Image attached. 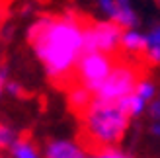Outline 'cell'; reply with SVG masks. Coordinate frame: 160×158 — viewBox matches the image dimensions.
Wrapping results in <instances>:
<instances>
[{
    "label": "cell",
    "mask_w": 160,
    "mask_h": 158,
    "mask_svg": "<svg viewBox=\"0 0 160 158\" xmlns=\"http://www.w3.org/2000/svg\"><path fill=\"white\" fill-rule=\"evenodd\" d=\"M84 20L76 14L62 18H41L28 29V39L55 82L72 80L74 67L82 55Z\"/></svg>",
    "instance_id": "cell-1"
},
{
    "label": "cell",
    "mask_w": 160,
    "mask_h": 158,
    "mask_svg": "<svg viewBox=\"0 0 160 158\" xmlns=\"http://www.w3.org/2000/svg\"><path fill=\"white\" fill-rule=\"evenodd\" d=\"M45 158H86L84 151L70 141H53L47 146Z\"/></svg>",
    "instance_id": "cell-7"
},
{
    "label": "cell",
    "mask_w": 160,
    "mask_h": 158,
    "mask_svg": "<svg viewBox=\"0 0 160 158\" xmlns=\"http://www.w3.org/2000/svg\"><path fill=\"white\" fill-rule=\"evenodd\" d=\"M8 92H10V94H16V96H18V94H20L22 90H20V86H18V84L10 82V84H8Z\"/></svg>",
    "instance_id": "cell-16"
},
{
    "label": "cell",
    "mask_w": 160,
    "mask_h": 158,
    "mask_svg": "<svg viewBox=\"0 0 160 158\" xmlns=\"http://www.w3.org/2000/svg\"><path fill=\"white\" fill-rule=\"evenodd\" d=\"M121 27L113 22H84L82 53H108L111 55L121 41Z\"/></svg>",
    "instance_id": "cell-5"
},
{
    "label": "cell",
    "mask_w": 160,
    "mask_h": 158,
    "mask_svg": "<svg viewBox=\"0 0 160 158\" xmlns=\"http://www.w3.org/2000/svg\"><path fill=\"white\" fill-rule=\"evenodd\" d=\"M133 92L137 94V96L147 104L148 100H152V98H154V84L150 82V80H139L137 84H135Z\"/></svg>",
    "instance_id": "cell-13"
},
{
    "label": "cell",
    "mask_w": 160,
    "mask_h": 158,
    "mask_svg": "<svg viewBox=\"0 0 160 158\" xmlns=\"http://www.w3.org/2000/svg\"><path fill=\"white\" fill-rule=\"evenodd\" d=\"M145 51L148 55L150 62H158L160 59V31L154 27L148 35H145Z\"/></svg>",
    "instance_id": "cell-11"
},
{
    "label": "cell",
    "mask_w": 160,
    "mask_h": 158,
    "mask_svg": "<svg viewBox=\"0 0 160 158\" xmlns=\"http://www.w3.org/2000/svg\"><path fill=\"white\" fill-rule=\"evenodd\" d=\"M100 4L111 22L117 23L119 27H133L137 23V14L131 8L129 0H100Z\"/></svg>",
    "instance_id": "cell-6"
},
{
    "label": "cell",
    "mask_w": 160,
    "mask_h": 158,
    "mask_svg": "<svg viewBox=\"0 0 160 158\" xmlns=\"http://www.w3.org/2000/svg\"><path fill=\"white\" fill-rule=\"evenodd\" d=\"M137 82H139V68L135 65H123V62L113 65L106 80L94 92V100L106 101V104H117L121 98L133 92Z\"/></svg>",
    "instance_id": "cell-3"
},
{
    "label": "cell",
    "mask_w": 160,
    "mask_h": 158,
    "mask_svg": "<svg viewBox=\"0 0 160 158\" xmlns=\"http://www.w3.org/2000/svg\"><path fill=\"white\" fill-rule=\"evenodd\" d=\"M4 82H6V76H4V70H0V96H2V90H4Z\"/></svg>",
    "instance_id": "cell-17"
},
{
    "label": "cell",
    "mask_w": 160,
    "mask_h": 158,
    "mask_svg": "<svg viewBox=\"0 0 160 158\" xmlns=\"http://www.w3.org/2000/svg\"><path fill=\"white\" fill-rule=\"evenodd\" d=\"M82 119L88 143L86 146L90 151L117 145L123 139L127 125H129V115L119 107V104H106L94 98L90 106L82 111Z\"/></svg>",
    "instance_id": "cell-2"
},
{
    "label": "cell",
    "mask_w": 160,
    "mask_h": 158,
    "mask_svg": "<svg viewBox=\"0 0 160 158\" xmlns=\"http://www.w3.org/2000/svg\"><path fill=\"white\" fill-rule=\"evenodd\" d=\"M92 158H133L131 154H127L123 151H117V148H111V146H106V148H98L94 152Z\"/></svg>",
    "instance_id": "cell-14"
},
{
    "label": "cell",
    "mask_w": 160,
    "mask_h": 158,
    "mask_svg": "<svg viewBox=\"0 0 160 158\" xmlns=\"http://www.w3.org/2000/svg\"><path fill=\"white\" fill-rule=\"evenodd\" d=\"M117 104H119V107H121L129 117H137V115L142 113V109H145V101H142L135 92L127 94V96L121 98V100L117 101Z\"/></svg>",
    "instance_id": "cell-9"
},
{
    "label": "cell",
    "mask_w": 160,
    "mask_h": 158,
    "mask_svg": "<svg viewBox=\"0 0 160 158\" xmlns=\"http://www.w3.org/2000/svg\"><path fill=\"white\" fill-rule=\"evenodd\" d=\"M68 101H70V106H72V109H76V113H82L92 101V92L86 90L84 86L76 84L68 94Z\"/></svg>",
    "instance_id": "cell-8"
},
{
    "label": "cell",
    "mask_w": 160,
    "mask_h": 158,
    "mask_svg": "<svg viewBox=\"0 0 160 158\" xmlns=\"http://www.w3.org/2000/svg\"><path fill=\"white\" fill-rule=\"evenodd\" d=\"M119 45H123L129 53H141L145 51V35L137 33V31H127V33H121Z\"/></svg>",
    "instance_id": "cell-10"
},
{
    "label": "cell",
    "mask_w": 160,
    "mask_h": 158,
    "mask_svg": "<svg viewBox=\"0 0 160 158\" xmlns=\"http://www.w3.org/2000/svg\"><path fill=\"white\" fill-rule=\"evenodd\" d=\"M14 141H16V133L8 127V125L4 123H0V148H8V146H12L14 145Z\"/></svg>",
    "instance_id": "cell-15"
},
{
    "label": "cell",
    "mask_w": 160,
    "mask_h": 158,
    "mask_svg": "<svg viewBox=\"0 0 160 158\" xmlns=\"http://www.w3.org/2000/svg\"><path fill=\"white\" fill-rule=\"evenodd\" d=\"M150 111H152V115H154V117H158V101L150 106Z\"/></svg>",
    "instance_id": "cell-18"
},
{
    "label": "cell",
    "mask_w": 160,
    "mask_h": 158,
    "mask_svg": "<svg viewBox=\"0 0 160 158\" xmlns=\"http://www.w3.org/2000/svg\"><path fill=\"white\" fill-rule=\"evenodd\" d=\"M115 65V59L108 53H82L74 67L72 78L78 86H84L92 94L98 90V86L106 80V76L111 72Z\"/></svg>",
    "instance_id": "cell-4"
},
{
    "label": "cell",
    "mask_w": 160,
    "mask_h": 158,
    "mask_svg": "<svg viewBox=\"0 0 160 158\" xmlns=\"http://www.w3.org/2000/svg\"><path fill=\"white\" fill-rule=\"evenodd\" d=\"M12 156L14 158H39L35 146L29 141H14L12 145Z\"/></svg>",
    "instance_id": "cell-12"
}]
</instances>
